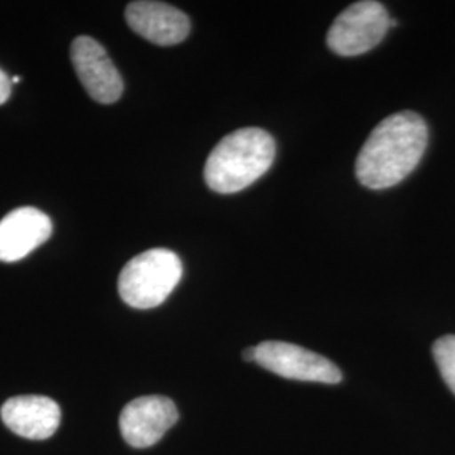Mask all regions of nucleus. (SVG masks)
<instances>
[{
    "mask_svg": "<svg viewBox=\"0 0 455 455\" xmlns=\"http://www.w3.org/2000/svg\"><path fill=\"white\" fill-rule=\"evenodd\" d=\"M428 129L415 112L387 116L359 150L356 176L364 188L388 189L413 172L422 161Z\"/></svg>",
    "mask_w": 455,
    "mask_h": 455,
    "instance_id": "obj_1",
    "label": "nucleus"
},
{
    "mask_svg": "<svg viewBox=\"0 0 455 455\" xmlns=\"http://www.w3.org/2000/svg\"><path fill=\"white\" fill-rule=\"evenodd\" d=\"M275 161V140L257 127L238 129L212 148L204 180L218 195H235L251 186Z\"/></svg>",
    "mask_w": 455,
    "mask_h": 455,
    "instance_id": "obj_2",
    "label": "nucleus"
},
{
    "mask_svg": "<svg viewBox=\"0 0 455 455\" xmlns=\"http://www.w3.org/2000/svg\"><path fill=\"white\" fill-rule=\"evenodd\" d=\"M180 276V257L165 248H152L124 267L118 276V293L131 307L152 309L172 293Z\"/></svg>",
    "mask_w": 455,
    "mask_h": 455,
    "instance_id": "obj_3",
    "label": "nucleus"
},
{
    "mask_svg": "<svg viewBox=\"0 0 455 455\" xmlns=\"http://www.w3.org/2000/svg\"><path fill=\"white\" fill-rule=\"evenodd\" d=\"M383 4L361 0L346 7L327 33V46L339 56H359L378 46L390 29Z\"/></svg>",
    "mask_w": 455,
    "mask_h": 455,
    "instance_id": "obj_4",
    "label": "nucleus"
},
{
    "mask_svg": "<svg viewBox=\"0 0 455 455\" xmlns=\"http://www.w3.org/2000/svg\"><path fill=\"white\" fill-rule=\"evenodd\" d=\"M255 363L287 379L327 385L342 379L341 370L332 361L291 342L265 341L255 346Z\"/></svg>",
    "mask_w": 455,
    "mask_h": 455,
    "instance_id": "obj_5",
    "label": "nucleus"
},
{
    "mask_svg": "<svg viewBox=\"0 0 455 455\" xmlns=\"http://www.w3.org/2000/svg\"><path fill=\"white\" fill-rule=\"evenodd\" d=\"M71 61L88 95L110 105L124 93V82L110 56L97 39L80 36L71 44Z\"/></svg>",
    "mask_w": 455,
    "mask_h": 455,
    "instance_id": "obj_6",
    "label": "nucleus"
},
{
    "mask_svg": "<svg viewBox=\"0 0 455 455\" xmlns=\"http://www.w3.org/2000/svg\"><path fill=\"white\" fill-rule=\"evenodd\" d=\"M180 413L172 400L165 396H140L132 400L120 413V432L135 449H146L163 439L178 422Z\"/></svg>",
    "mask_w": 455,
    "mask_h": 455,
    "instance_id": "obj_7",
    "label": "nucleus"
},
{
    "mask_svg": "<svg viewBox=\"0 0 455 455\" xmlns=\"http://www.w3.org/2000/svg\"><path fill=\"white\" fill-rule=\"evenodd\" d=\"M125 19L133 33L157 46L180 44L191 31L189 17L164 2H131L125 9Z\"/></svg>",
    "mask_w": 455,
    "mask_h": 455,
    "instance_id": "obj_8",
    "label": "nucleus"
},
{
    "mask_svg": "<svg viewBox=\"0 0 455 455\" xmlns=\"http://www.w3.org/2000/svg\"><path fill=\"white\" fill-rule=\"evenodd\" d=\"M2 422L19 437L31 440L49 439L61 422V408L48 396H14L0 410Z\"/></svg>",
    "mask_w": 455,
    "mask_h": 455,
    "instance_id": "obj_9",
    "label": "nucleus"
},
{
    "mask_svg": "<svg viewBox=\"0 0 455 455\" xmlns=\"http://www.w3.org/2000/svg\"><path fill=\"white\" fill-rule=\"evenodd\" d=\"M52 233L46 212L36 208H17L0 221V261L12 263L28 257Z\"/></svg>",
    "mask_w": 455,
    "mask_h": 455,
    "instance_id": "obj_10",
    "label": "nucleus"
},
{
    "mask_svg": "<svg viewBox=\"0 0 455 455\" xmlns=\"http://www.w3.org/2000/svg\"><path fill=\"white\" fill-rule=\"evenodd\" d=\"M434 359L445 385L455 395V336H443L434 344Z\"/></svg>",
    "mask_w": 455,
    "mask_h": 455,
    "instance_id": "obj_11",
    "label": "nucleus"
},
{
    "mask_svg": "<svg viewBox=\"0 0 455 455\" xmlns=\"http://www.w3.org/2000/svg\"><path fill=\"white\" fill-rule=\"evenodd\" d=\"M12 92V82L9 80V76L0 69V105L5 103Z\"/></svg>",
    "mask_w": 455,
    "mask_h": 455,
    "instance_id": "obj_12",
    "label": "nucleus"
},
{
    "mask_svg": "<svg viewBox=\"0 0 455 455\" xmlns=\"http://www.w3.org/2000/svg\"><path fill=\"white\" fill-rule=\"evenodd\" d=\"M244 361H255V346L243 351Z\"/></svg>",
    "mask_w": 455,
    "mask_h": 455,
    "instance_id": "obj_13",
    "label": "nucleus"
},
{
    "mask_svg": "<svg viewBox=\"0 0 455 455\" xmlns=\"http://www.w3.org/2000/svg\"><path fill=\"white\" fill-rule=\"evenodd\" d=\"M20 82V78H19V76H14V78H12V83H19Z\"/></svg>",
    "mask_w": 455,
    "mask_h": 455,
    "instance_id": "obj_14",
    "label": "nucleus"
}]
</instances>
